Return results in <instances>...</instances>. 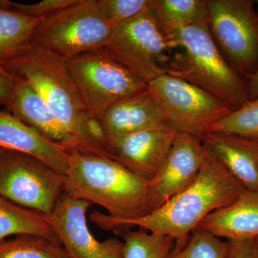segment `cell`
<instances>
[{
	"label": "cell",
	"mask_w": 258,
	"mask_h": 258,
	"mask_svg": "<svg viewBox=\"0 0 258 258\" xmlns=\"http://www.w3.org/2000/svg\"><path fill=\"white\" fill-rule=\"evenodd\" d=\"M0 148L37 158L66 175L71 152L44 138L10 113L0 110Z\"/></svg>",
	"instance_id": "obj_17"
},
{
	"label": "cell",
	"mask_w": 258,
	"mask_h": 258,
	"mask_svg": "<svg viewBox=\"0 0 258 258\" xmlns=\"http://www.w3.org/2000/svg\"><path fill=\"white\" fill-rule=\"evenodd\" d=\"M169 49L154 6L113 26L109 40L102 50L148 84L166 74L171 60Z\"/></svg>",
	"instance_id": "obj_5"
},
{
	"label": "cell",
	"mask_w": 258,
	"mask_h": 258,
	"mask_svg": "<svg viewBox=\"0 0 258 258\" xmlns=\"http://www.w3.org/2000/svg\"><path fill=\"white\" fill-rule=\"evenodd\" d=\"M157 0H97L102 14L113 27L155 6Z\"/></svg>",
	"instance_id": "obj_26"
},
{
	"label": "cell",
	"mask_w": 258,
	"mask_h": 258,
	"mask_svg": "<svg viewBox=\"0 0 258 258\" xmlns=\"http://www.w3.org/2000/svg\"><path fill=\"white\" fill-rule=\"evenodd\" d=\"M257 245H258V238H257Z\"/></svg>",
	"instance_id": "obj_33"
},
{
	"label": "cell",
	"mask_w": 258,
	"mask_h": 258,
	"mask_svg": "<svg viewBox=\"0 0 258 258\" xmlns=\"http://www.w3.org/2000/svg\"><path fill=\"white\" fill-rule=\"evenodd\" d=\"M101 120L109 145L114 141L137 132L171 128L149 88L117 102Z\"/></svg>",
	"instance_id": "obj_14"
},
{
	"label": "cell",
	"mask_w": 258,
	"mask_h": 258,
	"mask_svg": "<svg viewBox=\"0 0 258 258\" xmlns=\"http://www.w3.org/2000/svg\"><path fill=\"white\" fill-rule=\"evenodd\" d=\"M211 132L258 139V96L215 123Z\"/></svg>",
	"instance_id": "obj_24"
},
{
	"label": "cell",
	"mask_w": 258,
	"mask_h": 258,
	"mask_svg": "<svg viewBox=\"0 0 258 258\" xmlns=\"http://www.w3.org/2000/svg\"><path fill=\"white\" fill-rule=\"evenodd\" d=\"M13 76L0 62V105L9 111L13 92Z\"/></svg>",
	"instance_id": "obj_29"
},
{
	"label": "cell",
	"mask_w": 258,
	"mask_h": 258,
	"mask_svg": "<svg viewBox=\"0 0 258 258\" xmlns=\"http://www.w3.org/2000/svg\"><path fill=\"white\" fill-rule=\"evenodd\" d=\"M257 9H258V1L257 2Z\"/></svg>",
	"instance_id": "obj_32"
},
{
	"label": "cell",
	"mask_w": 258,
	"mask_h": 258,
	"mask_svg": "<svg viewBox=\"0 0 258 258\" xmlns=\"http://www.w3.org/2000/svg\"><path fill=\"white\" fill-rule=\"evenodd\" d=\"M176 134L172 128H162L125 136L110 144V157L150 181L170 151Z\"/></svg>",
	"instance_id": "obj_13"
},
{
	"label": "cell",
	"mask_w": 258,
	"mask_h": 258,
	"mask_svg": "<svg viewBox=\"0 0 258 258\" xmlns=\"http://www.w3.org/2000/svg\"><path fill=\"white\" fill-rule=\"evenodd\" d=\"M181 49L166 74L187 81L235 110L250 101L247 81L231 67L212 37L208 24L186 27L166 37Z\"/></svg>",
	"instance_id": "obj_4"
},
{
	"label": "cell",
	"mask_w": 258,
	"mask_h": 258,
	"mask_svg": "<svg viewBox=\"0 0 258 258\" xmlns=\"http://www.w3.org/2000/svg\"><path fill=\"white\" fill-rule=\"evenodd\" d=\"M8 111L52 143L66 148L70 152L78 150L76 139L61 124L35 88L23 78L13 76Z\"/></svg>",
	"instance_id": "obj_15"
},
{
	"label": "cell",
	"mask_w": 258,
	"mask_h": 258,
	"mask_svg": "<svg viewBox=\"0 0 258 258\" xmlns=\"http://www.w3.org/2000/svg\"><path fill=\"white\" fill-rule=\"evenodd\" d=\"M0 258H71L60 244L36 235L0 241Z\"/></svg>",
	"instance_id": "obj_23"
},
{
	"label": "cell",
	"mask_w": 258,
	"mask_h": 258,
	"mask_svg": "<svg viewBox=\"0 0 258 258\" xmlns=\"http://www.w3.org/2000/svg\"><path fill=\"white\" fill-rule=\"evenodd\" d=\"M227 252V240L196 228L184 246L174 247L169 258H226Z\"/></svg>",
	"instance_id": "obj_25"
},
{
	"label": "cell",
	"mask_w": 258,
	"mask_h": 258,
	"mask_svg": "<svg viewBox=\"0 0 258 258\" xmlns=\"http://www.w3.org/2000/svg\"><path fill=\"white\" fill-rule=\"evenodd\" d=\"M197 228L225 240L258 238V192L244 189L236 201L212 212Z\"/></svg>",
	"instance_id": "obj_18"
},
{
	"label": "cell",
	"mask_w": 258,
	"mask_h": 258,
	"mask_svg": "<svg viewBox=\"0 0 258 258\" xmlns=\"http://www.w3.org/2000/svg\"><path fill=\"white\" fill-rule=\"evenodd\" d=\"M25 235L40 236L60 244L46 215L0 196V241Z\"/></svg>",
	"instance_id": "obj_19"
},
{
	"label": "cell",
	"mask_w": 258,
	"mask_h": 258,
	"mask_svg": "<svg viewBox=\"0 0 258 258\" xmlns=\"http://www.w3.org/2000/svg\"><path fill=\"white\" fill-rule=\"evenodd\" d=\"M208 25L222 55L237 74L258 70V9L252 0H207Z\"/></svg>",
	"instance_id": "obj_7"
},
{
	"label": "cell",
	"mask_w": 258,
	"mask_h": 258,
	"mask_svg": "<svg viewBox=\"0 0 258 258\" xmlns=\"http://www.w3.org/2000/svg\"><path fill=\"white\" fill-rule=\"evenodd\" d=\"M10 74L26 80L77 142L78 150H88V111L62 56L32 43L20 55L3 63Z\"/></svg>",
	"instance_id": "obj_3"
},
{
	"label": "cell",
	"mask_w": 258,
	"mask_h": 258,
	"mask_svg": "<svg viewBox=\"0 0 258 258\" xmlns=\"http://www.w3.org/2000/svg\"><path fill=\"white\" fill-rule=\"evenodd\" d=\"M247 79V88L249 99L252 100L258 96V70L254 74L250 75Z\"/></svg>",
	"instance_id": "obj_30"
},
{
	"label": "cell",
	"mask_w": 258,
	"mask_h": 258,
	"mask_svg": "<svg viewBox=\"0 0 258 258\" xmlns=\"http://www.w3.org/2000/svg\"><path fill=\"white\" fill-rule=\"evenodd\" d=\"M202 141L244 189L258 192V139L211 132Z\"/></svg>",
	"instance_id": "obj_16"
},
{
	"label": "cell",
	"mask_w": 258,
	"mask_h": 258,
	"mask_svg": "<svg viewBox=\"0 0 258 258\" xmlns=\"http://www.w3.org/2000/svg\"><path fill=\"white\" fill-rule=\"evenodd\" d=\"M227 241L226 258H258L257 239Z\"/></svg>",
	"instance_id": "obj_28"
},
{
	"label": "cell",
	"mask_w": 258,
	"mask_h": 258,
	"mask_svg": "<svg viewBox=\"0 0 258 258\" xmlns=\"http://www.w3.org/2000/svg\"><path fill=\"white\" fill-rule=\"evenodd\" d=\"M121 230L124 258H169L174 250L176 241L168 236L140 228L138 230L128 228Z\"/></svg>",
	"instance_id": "obj_22"
},
{
	"label": "cell",
	"mask_w": 258,
	"mask_h": 258,
	"mask_svg": "<svg viewBox=\"0 0 258 258\" xmlns=\"http://www.w3.org/2000/svg\"><path fill=\"white\" fill-rule=\"evenodd\" d=\"M147 85L168 123L177 132L202 139L212 125L234 111L210 93L171 75H161Z\"/></svg>",
	"instance_id": "obj_10"
},
{
	"label": "cell",
	"mask_w": 258,
	"mask_h": 258,
	"mask_svg": "<svg viewBox=\"0 0 258 258\" xmlns=\"http://www.w3.org/2000/svg\"><path fill=\"white\" fill-rule=\"evenodd\" d=\"M205 147L203 166L197 179L160 208L144 216L128 220L95 210L90 215V220L103 230L137 227L168 236L176 241V247H182L205 217L233 203L244 190Z\"/></svg>",
	"instance_id": "obj_1"
},
{
	"label": "cell",
	"mask_w": 258,
	"mask_h": 258,
	"mask_svg": "<svg viewBox=\"0 0 258 258\" xmlns=\"http://www.w3.org/2000/svg\"><path fill=\"white\" fill-rule=\"evenodd\" d=\"M64 176L37 158L5 150L0 155V196L50 215L64 194Z\"/></svg>",
	"instance_id": "obj_8"
},
{
	"label": "cell",
	"mask_w": 258,
	"mask_h": 258,
	"mask_svg": "<svg viewBox=\"0 0 258 258\" xmlns=\"http://www.w3.org/2000/svg\"><path fill=\"white\" fill-rule=\"evenodd\" d=\"M64 181V194L98 205L114 218H137L149 212V181L111 158L73 151Z\"/></svg>",
	"instance_id": "obj_2"
},
{
	"label": "cell",
	"mask_w": 258,
	"mask_h": 258,
	"mask_svg": "<svg viewBox=\"0 0 258 258\" xmlns=\"http://www.w3.org/2000/svg\"><path fill=\"white\" fill-rule=\"evenodd\" d=\"M205 154L202 139L177 132L170 151L149 181V212L160 208L197 179Z\"/></svg>",
	"instance_id": "obj_12"
},
{
	"label": "cell",
	"mask_w": 258,
	"mask_h": 258,
	"mask_svg": "<svg viewBox=\"0 0 258 258\" xmlns=\"http://www.w3.org/2000/svg\"><path fill=\"white\" fill-rule=\"evenodd\" d=\"M77 1L78 0H44L34 4H21L12 2L10 11L32 18L45 20L75 4Z\"/></svg>",
	"instance_id": "obj_27"
},
{
	"label": "cell",
	"mask_w": 258,
	"mask_h": 258,
	"mask_svg": "<svg viewBox=\"0 0 258 258\" xmlns=\"http://www.w3.org/2000/svg\"><path fill=\"white\" fill-rule=\"evenodd\" d=\"M5 149H2V148H0V155H1L2 154H3V152H5Z\"/></svg>",
	"instance_id": "obj_31"
},
{
	"label": "cell",
	"mask_w": 258,
	"mask_h": 258,
	"mask_svg": "<svg viewBox=\"0 0 258 258\" xmlns=\"http://www.w3.org/2000/svg\"><path fill=\"white\" fill-rule=\"evenodd\" d=\"M42 19L0 10V62L20 55L33 42Z\"/></svg>",
	"instance_id": "obj_20"
},
{
	"label": "cell",
	"mask_w": 258,
	"mask_h": 258,
	"mask_svg": "<svg viewBox=\"0 0 258 258\" xmlns=\"http://www.w3.org/2000/svg\"><path fill=\"white\" fill-rule=\"evenodd\" d=\"M66 60L88 111L101 119L117 102L148 88L147 83L103 50Z\"/></svg>",
	"instance_id": "obj_9"
},
{
	"label": "cell",
	"mask_w": 258,
	"mask_h": 258,
	"mask_svg": "<svg viewBox=\"0 0 258 258\" xmlns=\"http://www.w3.org/2000/svg\"><path fill=\"white\" fill-rule=\"evenodd\" d=\"M112 28L97 0H78L42 20L32 43L69 59L103 50L111 37Z\"/></svg>",
	"instance_id": "obj_6"
},
{
	"label": "cell",
	"mask_w": 258,
	"mask_h": 258,
	"mask_svg": "<svg viewBox=\"0 0 258 258\" xmlns=\"http://www.w3.org/2000/svg\"><path fill=\"white\" fill-rule=\"evenodd\" d=\"M91 204L64 194L46 215L57 238L71 258H124V242L111 237L99 241L89 230L87 212Z\"/></svg>",
	"instance_id": "obj_11"
},
{
	"label": "cell",
	"mask_w": 258,
	"mask_h": 258,
	"mask_svg": "<svg viewBox=\"0 0 258 258\" xmlns=\"http://www.w3.org/2000/svg\"><path fill=\"white\" fill-rule=\"evenodd\" d=\"M155 13L165 36L191 25L208 24L205 0H157Z\"/></svg>",
	"instance_id": "obj_21"
}]
</instances>
